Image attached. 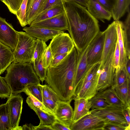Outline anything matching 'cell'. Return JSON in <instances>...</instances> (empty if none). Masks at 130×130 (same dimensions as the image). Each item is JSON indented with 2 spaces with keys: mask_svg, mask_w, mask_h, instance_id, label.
<instances>
[{
  "mask_svg": "<svg viewBox=\"0 0 130 130\" xmlns=\"http://www.w3.org/2000/svg\"><path fill=\"white\" fill-rule=\"evenodd\" d=\"M61 2L70 35L77 52H82L100 31L98 21L85 7L74 2Z\"/></svg>",
  "mask_w": 130,
  "mask_h": 130,
  "instance_id": "1",
  "label": "cell"
},
{
  "mask_svg": "<svg viewBox=\"0 0 130 130\" xmlns=\"http://www.w3.org/2000/svg\"><path fill=\"white\" fill-rule=\"evenodd\" d=\"M77 58L74 47L55 67L49 66L47 69L45 80L61 101L73 99Z\"/></svg>",
  "mask_w": 130,
  "mask_h": 130,
  "instance_id": "2",
  "label": "cell"
},
{
  "mask_svg": "<svg viewBox=\"0 0 130 130\" xmlns=\"http://www.w3.org/2000/svg\"><path fill=\"white\" fill-rule=\"evenodd\" d=\"M7 72L3 78L12 94L23 92L28 85L40 84V80L31 63L13 62L7 69Z\"/></svg>",
  "mask_w": 130,
  "mask_h": 130,
  "instance_id": "3",
  "label": "cell"
},
{
  "mask_svg": "<svg viewBox=\"0 0 130 130\" xmlns=\"http://www.w3.org/2000/svg\"><path fill=\"white\" fill-rule=\"evenodd\" d=\"M18 40L13 52L15 63H31L35 50L36 39L26 32L18 31Z\"/></svg>",
  "mask_w": 130,
  "mask_h": 130,
  "instance_id": "4",
  "label": "cell"
},
{
  "mask_svg": "<svg viewBox=\"0 0 130 130\" xmlns=\"http://www.w3.org/2000/svg\"><path fill=\"white\" fill-rule=\"evenodd\" d=\"M124 108L112 105H109L102 108L91 109L90 112L96 116L105 123H116L127 127L126 130H130L127 122L122 112Z\"/></svg>",
  "mask_w": 130,
  "mask_h": 130,
  "instance_id": "5",
  "label": "cell"
},
{
  "mask_svg": "<svg viewBox=\"0 0 130 130\" xmlns=\"http://www.w3.org/2000/svg\"><path fill=\"white\" fill-rule=\"evenodd\" d=\"M115 48L109 55L102 68L99 70L97 85L98 92L102 91L113 85L115 70L113 60Z\"/></svg>",
  "mask_w": 130,
  "mask_h": 130,
  "instance_id": "6",
  "label": "cell"
},
{
  "mask_svg": "<svg viewBox=\"0 0 130 130\" xmlns=\"http://www.w3.org/2000/svg\"><path fill=\"white\" fill-rule=\"evenodd\" d=\"M53 58L62 54L69 53L75 47L74 42L69 34L62 32L55 36L49 44Z\"/></svg>",
  "mask_w": 130,
  "mask_h": 130,
  "instance_id": "7",
  "label": "cell"
},
{
  "mask_svg": "<svg viewBox=\"0 0 130 130\" xmlns=\"http://www.w3.org/2000/svg\"><path fill=\"white\" fill-rule=\"evenodd\" d=\"M105 37L104 32L100 31L88 45L87 60L89 66L100 62L103 54Z\"/></svg>",
  "mask_w": 130,
  "mask_h": 130,
  "instance_id": "8",
  "label": "cell"
},
{
  "mask_svg": "<svg viewBox=\"0 0 130 130\" xmlns=\"http://www.w3.org/2000/svg\"><path fill=\"white\" fill-rule=\"evenodd\" d=\"M105 34L104 46L99 70L105 63L109 55L115 47L118 40L116 21L109 24L104 31Z\"/></svg>",
  "mask_w": 130,
  "mask_h": 130,
  "instance_id": "9",
  "label": "cell"
},
{
  "mask_svg": "<svg viewBox=\"0 0 130 130\" xmlns=\"http://www.w3.org/2000/svg\"><path fill=\"white\" fill-rule=\"evenodd\" d=\"M23 98L19 94H12L8 98L11 130H14L19 126L22 112Z\"/></svg>",
  "mask_w": 130,
  "mask_h": 130,
  "instance_id": "10",
  "label": "cell"
},
{
  "mask_svg": "<svg viewBox=\"0 0 130 130\" xmlns=\"http://www.w3.org/2000/svg\"><path fill=\"white\" fill-rule=\"evenodd\" d=\"M105 124L104 121L90 112L72 122L70 128L71 130H104Z\"/></svg>",
  "mask_w": 130,
  "mask_h": 130,
  "instance_id": "11",
  "label": "cell"
},
{
  "mask_svg": "<svg viewBox=\"0 0 130 130\" xmlns=\"http://www.w3.org/2000/svg\"><path fill=\"white\" fill-rule=\"evenodd\" d=\"M18 31L5 19L0 17V42L9 47L13 51L18 40Z\"/></svg>",
  "mask_w": 130,
  "mask_h": 130,
  "instance_id": "12",
  "label": "cell"
},
{
  "mask_svg": "<svg viewBox=\"0 0 130 130\" xmlns=\"http://www.w3.org/2000/svg\"><path fill=\"white\" fill-rule=\"evenodd\" d=\"M29 26L44 27L64 32L68 30L69 28L68 20L64 11L53 17Z\"/></svg>",
  "mask_w": 130,
  "mask_h": 130,
  "instance_id": "13",
  "label": "cell"
},
{
  "mask_svg": "<svg viewBox=\"0 0 130 130\" xmlns=\"http://www.w3.org/2000/svg\"><path fill=\"white\" fill-rule=\"evenodd\" d=\"M71 102L61 101L59 102L54 113L57 120L70 127L73 122L74 113L70 104Z\"/></svg>",
  "mask_w": 130,
  "mask_h": 130,
  "instance_id": "14",
  "label": "cell"
},
{
  "mask_svg": "<svg viewBox=\"0 0 130 130\" xmlns=\"http://www.w3.org/2000/svg\"><path fill=\"white\" fill-rule=\"evenodd\" d=\"M88 45L82 52H77V62L74 85V93L78 84L91 66L88 65L87 60Z\"/></svg>",
  "mask_w": 130,
  "mask_h": 130,
  "instance_id": "15",
  "label": "cell"
},
{
  "mask_svg": "<svg viewBox=\"0 0 130 130\" xmlns=\"http://www.w3.org/2000/svg\"><path fill=\"white\" fill-rule=\"evenodd\" d=\"M23 30L32 37L46 42L52 39L58 34L64 32L44 27L30 26L24 27Z\"/></svg>",
  "mask_w": 130,
  "mask_h": 130,
  "instance_id": "16",
  "label": "cell"
},
{
  "mask_svg": "<svg viewBox=\"0 0 130 130\" xmlns=\"http://www.w3.org/2000/svg\"><path fill=\"white\" fill-rule=\"evenodd\" d=\"M48 0H27L26 11L27 25H30L44 10Z\"/></svg>",
  "mask_w": 130,
  "mask_h": 130,
  "instance_id": "17",
  "label": "cell"
},
{
  "mask_svg": "<svg viewBox=\"0 0 130 130\" xmlns=\"http://www.w3.org/2000/svg\"><path fill=\"white\" fill-rule=\"evenodd\" d=\"M87 8L89 13L98 20L109 21L112 17L111 13L95 0H89Z\"/></svg>",
  "mask_w": 130,
  "mask_h": 130,
  "instance_id": "18",
  "label": "cell"
},
{
  "mask_svg": "<svg viewBox=\"0 0 130 130\" xmlns=\"http://www.w3.org/2000/svg\"><path fill=\"white\" fill-rule=\"evenodd\" d=\"M99 71L96 75L90 80L86 83L79 92L74 96V100L83 98L90 100L98 93L97 85Z\"/></svg>",
  "mask_w": 130,
  "mask_h": 130,
  "instance_id": "19",
  "label": "cell"
},
{
  "mask_svg": "<svg viewBox=\"0 0 130 130\" xmlns=\"http://www.w3.org/2000/svg\"><path fill=\"white\" fill-rule=\"evenodd\" d=\"M74 100V109L72 122L89 113L91 108V104L89 100L83 98Z\"/></svg>",
  "mask_w": 130,
  "mask_h": 130,
  "instance_id": "20",
  "label": "cell"
},
{
  "mask_svg": "<svg viewBox=\"0 0 130 130\" xmlns=\"http://www.w3.org/2000/svg\"><path fill=\"white\" fill-rule=\"evenodd\" d=\"M11 48L0 42V75L3 74L13 61V53Z\"/></svg>",
  "mask_w": 130,
  "mask_h": 130,
  "instance_id": "21",
  "label": "cell"
},
{
  "mask_svg": "<svg viewBox=\"0 0 130 130\" xmlns=\"http://www.w3.org/2000/svg\"><path fill=\"white\" fill-rule=\"evenodd\" d=\"M115 21L120 52V67H124L127 58L124 40L123 22L120 20Z\"/></svg>",
  "mask_w": 130,
  "mask_h": 130,
  "instance_id": "22",
  "label": "cell"
},
{
  "mask_svg": "<svg viewBox=\"0 0 130 130\" xmlns=\"http://www.w3.org/2000/svg\"><path fill=\"white\" fill-rule=\"evenodd\" d=\"M98 92L100 95L105 99L106 103L108 105L122 108L127 107L118 96L115 89L112 87Z\"/></svg>",
  "mask_w": 130,
  "mask_h": 130,
  "instance_id": "23",
  "label": "cell"
},
{
  "mask_svg": "<svg viewBox=\"0 0 130 130\" xmlns=\"http://www.w3.org/2000/svg\"><path fill=\"white\" fill-rule=\"evenodd\" d=\"M64 11L62 4L53 6L44 10L36 19L31 23L30 25L52 18Z\"/></svg>",
  "mask_w": 130,
  "mask_h": 130,
  "instance_id": "24",
  "label": "cell"
},
{
  "mask_svg": "<svg viewBox=\"0 0 130 130\" xmlns=\"http://www.w3.org/2000/svg\"><path fill=\"white\" fill-rule=\"evenodd\" d=\"M130 79L122 85L115 87L114 89L116 93L127 107H130Z\"/></svg>",
  "mask_w": 130,
  "mask_h": 130,
  "instance_id": "25",
  "label": "cell"
},
{
  "mask_svg": "<svg viewBox=\"0 0 130 130\" xmlns=\"http://www.w3.org/2000/svg\"><path fill=\"white\" fill-rule=\"evenodd\" d=\"M130 0H117L116 5L111 13L114 21H118L129 8Z\"/></svg>",
  "mask_w": 130,
  "mask_h": 130,
  "instance_id": "26",
  "label": "cell"
},
{
  "mask_svg": "<svg viewBox=\"0 0 130 130\" xmlns=\"http://www.w3.org/2000/svg\"><path fill=\"white\" fill-rule=\"evenodd\" d=\"M124 21L123 22V35L125 47L127 57L130 58V12L129 8Z\"/></svg>",
  "mask_w": 130,
  "mask_h": 130,
  "instance_id": "27",
  "label": "cell"
},
{
  "mask_svg": "<svg viewBox=\"0 0 130 130\" xmlns=\"http://www.w3.org/2000/svg\"><path fill=\"white\" fill-rule=\"evenodd\" d=\"M100 64L101 62H99L91 66L86 74L78 84L73 97L78 93L86 83L91 80L96 75L99 71Z\"/></svg>",
  "mask_w": 130,
  "mask_h": 130,
  "instance_id": "28",
  "label": "cell"
},
{
  "mask_svg": "<svg viewBox=\"0 0 130 130\" xmlns=\"http://www.w3.org/2000/svg\"><path fill=\"white\" fill-rule=\"evenodd\" d=\"M28 105L35 112L38 116L40 120L39 124L47 125H51L56 120L54 115L44 112L32 105L28 104Z\"/></svg>",
  "mask_w": 130,
  "mask_h": 130,
  "instance_id": "29",
  "label": "cell"
},
{
  "mask_svg": "<svg viewBox=\"0 0 130 130\" xmlns=\"http://www.w3.org/2000/svg\"><path fill=\"white\" fill-rule=\"evenodd\" d=\"M0 130H11L8 104L0 105Z\"/></svg>",
  "mask_w": 130,
  "mask_h": 130,
  "instance_id": "30",
  "label": "cell"
},
{
  "mask_svg": "<svg viewBox=\"0 0 130 130\" xmlns=\"http://www.w3.org/2000/svg\"><path fill=\"white\" fill-rule=\"evenodd\" d=\"M47 46L46 42L36 39L32 59L31 63L35 62L41 59Z\"/></svg>",
  "mask_w": 130,
  "mask_h": 130,
  "instance_id": "31",
  "label": "cell"
},
{
  "mask_svg": "<svg viewBox=\"0 0 130 130\" xmlns=\"http://www.w3.org/2000/svg\"><path fill=\"white\" fill-rule=\"evenodd\" d=\"M129 79L130 78L128 76L124 67H120L115 70L113 84L111 87L114 88L115 87L122 85Z\"/></svg>",
  "mask_w": 130,
  "mask_h": 130,
  "instance_id": "32",
  "label": "cell"
},
{
  "mask_svg": "<svg viewBox=\"0 0 130 130\" xmlns=\"http://www.w3.org/2000/svg\"><path fill=\"white\" fill-rule=\"evenodd\" d=\"M42 85L40 84L28 85L23 91L27 95L30 94L43 103Z\"/></svg>",
  "mask_w": 130,
  "mask_h": 130,
  "instance_id": "33",
  "label": "cell"
},
{
  "mask_svg": "<svg viewBox=\"0 0 130 130\" xmlns=\"http://www.w3.org/2000/svg\"><path fill=\"white\" fill-rule=\"evenodd\" d=\"M27 0H23L15 15L21 25L24 27L27 25L26 21V11Z\"/></svg>",
  "mask_w": 130,
  "mask_h": 130,
  "instance_id": "34",
  "label": "cell"
},
{
  "mask_svg": "<svg viewBox=\"0 0 130 130\" xmlns=\"http://www.w3.org/2000/svg\"><path fill=\"white\" fill-rule=\"evenodd\" d=\"M32 64L36 74L40 80L43 82L46 77L47 69L44 68L43 66L42 57L39 61Z\"/></svg>",
  "mask_w": 130,
  "mask_h": 130,
  "instance_id": "35",
  "label": "cell"
},
{
  "mask_svg": "<svg viewBox=\"0 0 130 130\" xmlns=\"http://www.w3.org/2000/svg\"><path fill=\"white\" fill-rule=\"evenodd\" d=\"M89 100L90 102L91 109L104 108L109 105L106 103L105 99L100 95L98 92Z\"/></svg>",
  "mask_w": 130,
  "mask_h": 130,
  "instance_id": "36",
  "label": "cell"
},
{
  "mask_svg": "<svg viewBox=\"0 0 130 130\" xmlns=\"http://www.w3.org/2000/svg\"><path fill=\"white\" fill-rule=\"evenodd\" d=\"M43 98L52 99L58 102L61 101L56 92L48 85H42Z\"/></svg>",
  "mask_w": 130,
  "mask_h": 130,
  "instance_id": "37",
  "label": "cell"
},
{
  "mask_svg": "<svg viewBox=\"0 0 130 130\" xmlns=\"http://www.w3.org/2000/svg\"><path fill=\"white\" fill-rule=\"evenodd\" d=\"M27 95L28 96L26 101L28 105H32L44 112L53 114L46 108L42 103L35 97L30 94H28Z\"/></svg>",
  "mask_w": 130,
  "mask_h": 130,
  "instance_id": "38",
  "label": "cell"
},
{
  "mask_svg": "<svg viewBox=\"0 0 130 130\" xmlns=\"http://www.w3.org/2000/svg\"><path fill=\"white\" fill-rule=\"evenodd\" d=\"M7 7L9 11L15 15L23 0H0Z\"/></svg>",
  "mask_w": 130,
  "mask_h": 130,
  "instance_id": "39",
  "label": "cell"
},
{
  "mask_svg": "<svg viewBox=\"0 0 130 130\" xmlns=\"http://www.w3.org/2000/svg\"><path fill=\"white\" fill-rule=\"evenodd\" d=\"M10 89L3 77L0 76V98H8L12 94Z\"/></svg>",
  "mask_w": 130,
  "mask_h": 130,
  "instance_id": "40",
  "label": "cell"
},
{
  "mask_svg": "<svg viewBox=\"0 0 130 130\" xmlns=\"http://www.w3.org/2000/svg\"><path fill=\"white\" fill-rule=\"evenodd\" d=\"M52 58V53L48 45L46 48L42 57V64L44 68L47 69L50 65Z\"/></svg>",
  "mask_w": 130,
  "mask_h": 130,
  "instance_id": "41",
  "label": "cell"
},
{
  "mask_svg": "<svg viewBox=\"0 0 130 130\" xmlns=\"http://www.w3.org/2000/svg\"><path fill=\"white\" fill-rule=\"evenodd\" d=\"M111 12L115 7L117 0H95Z\"/></svg>",
  "mask_w": 130,
  "mask_h": 130,
  "instance_id": "42",
  "label": "cell"
},
{
  "mask_svg": "<svg viewBox=\"0 0 130 130\" xmlns=\"http://www.w3.org/2000/svg\"><path fill=\"white\" fill-rule=\"evenodd\" d=\"M57 103L51 99L43 98V104L46 108L54 115Z\"/></svg>",
  "mask_w": 130,
  "mask_h": 130,
  "instance_id": "43",
  "label": "cell"
},
{
  "mask_svg": "<svg viewBox=\"0 0 130 130\" xmlns=\"http://www.w3.org/2000/svg\"><path fill=\"white\" fill-rule=\"evenodd\" d=\"M127 127L124 125L116 123H105L104 130H126Z\"/></svg>",
  "mask_w": 130,
  "mask_h": 130,
  "instance_id": "44",
  "label": "cell"
},
{
  "mask_svg": "<svg viewBox=\"0 0 130 130\" xmlns=\"http://www.w3.org/2000/svg\"><path fill=\"white\" fill-rule=\"evenodd\" d=\"M120 52L117 40L115 50L113 58L114 65L115 70L120 68Z\"/></svg>",
  "mask_w": 130,
  "mask_h": 130,
  "instance_id": "45",
  "label": "cell"
},
{
  "mask_svg": "<svg viewBox=\"0 0 130 130\" xmlns=\"http://www.w3.org/2000/svg\"><path fill=\"white\" fill-rule=\"evenodd\" d=\"M51 126L53 130H71L69 127L64 124L57 119Z\"/></svg>",
  "mask_w": 130,
  "mask_h": 130,
  "instance_id": "46",
  "label": "cell"
},
{
  "mask_svg": "<svg viewBox=\"0 0 130 130\" xmlns=\"http://www.w3.org/2000/svg\"><path fill=\"white\" fill-rule=\"evenodd\" d=\"M68 54L65 53L61 54L52 58L49 66L52 67H55Z\"/></svg>",
  "mask_w": 130,
  "mask_h": 130,
  "instance_id": "47",
  "label": "cell"
},
{
  "mask_svg": "<svg viewBox=\"0 0 130 130\" xmlns=\"http://www.w3.org/2000/svg\"><path fill=\"white\" fill-rule=\"evenodd\" d=\"M130 107H127L123 109L122 112L127 122L128 127L130 128Z\"/></svg>",
  "mask_w": 130,
  "mask_h": 130,
  "instance_id": "48",
  "label": "cell"
},
{
  "mask_svg": "<svg viewBox=\"0 0 130 130\" xmlns=\"http://www.w3.org/2000/svg\"><path fill=\"white\" fill-rule=\"evenodd\" d=\"M61 0H48L44 10L55 5L62 4Z\"/></svg>",
  "mask_w": 130,
  "mask_h": 130,
  "instance_id": "49",
  "label": "cell"
},
{
  "mask_svg": "<svg viewBox=\"0 0 130 130\" xmlns=\"http://www.w3.org/2000/svg\"><path fill=\"white\" fill-rule=\"evenodd\" d=\"M65 2H74L87 8L89 0H61Z\"/></svg>",
  "mask_w": 130,
  "mask_h": 130,
  "instance_id": "50",
  "label": "cell"
},
{
  "mask_svg": "<svg viewBox=\"0 0 130 130\" xmlns=\"http://www.w3.org/2000/svg\"><path fill=\"white\" fill-rule=\"evenodd\" d=\"M53 130L51 125H47L39 124L37 126H33V130Z\"/></svg>",
  "mask_w": 130,
  "mask_h": 130,
  "instance_id": "51",
  "label": "cell"
},
{
  "mask_svg": "<svg viewBox=\"0 0 130 130\" xmlns=\"http://www.w3.org/2000/svg\"><path fill=\"white\" fill-rule=\"evenodd\" d=\"M33 126L32 124H25L23 126H19L15 128L14 130H33Z\"/></svg>",
  "mask_w": 130,
  "mask_h": 130,
  "instance_id": "52",
  "label": "cell"
},
{
  "mask_svg": "<svg viewBox=\"0 0 130 130\" xmlns=\"http://www.w3.org/2000/svg\"><path fill=\"white\" fill-rule=\"evenodd\" d=\"M124 67L128 78H130V58L127 57Z\"/></svg>",
  "mask_w": 130,
  "mask_h": 130,
  "instance_id": "53",
  "label": "cell"
}]
</instances>
